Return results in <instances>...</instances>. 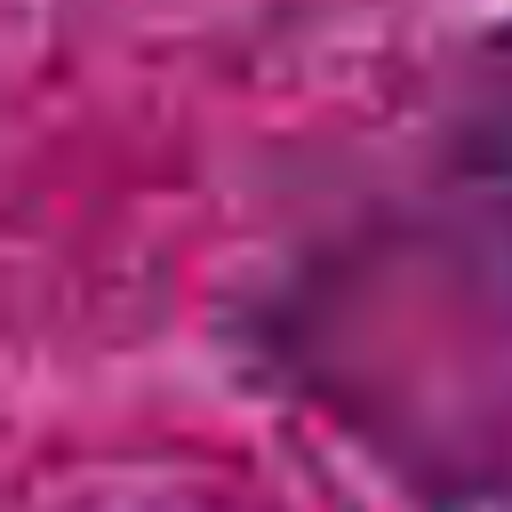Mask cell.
Listing matches in <instances>:
<instances>
[{"label":"cell","mask_w":512,"mask_h":512,"mask_svg":"<svg viewBox=\"0 0 512 512\" xmlns=\"http://www.w3.org/2000/svg\"><path fill=\"white\" fill-rule=\"evenodd\" d=\"M456 160H464V192H472L496 256L512 264V40H504V56L488 64V80L464 112V152Z\"/></svg>","instance_id":"1"}]
</instances>
